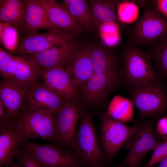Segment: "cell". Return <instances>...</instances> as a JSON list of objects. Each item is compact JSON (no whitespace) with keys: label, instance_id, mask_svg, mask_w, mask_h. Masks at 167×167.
<instances>
[{"label":"cell","instance_id":"cell-5","mask_svg":"<svg viewBox=\"0 0 167 167\" xmlns=\"http://www.w3.org/2000/svg\"><path fill=\"white\" fill-rule=\"evenodd\" d=\"M142 121L136 122L132 126L105 115L101 118L100 141L105 156L106 165L111 163L114 156L122 146L141 129Z\"/></svg>","mask_w":167,"mask_h":167},{"label":"cell","instance_id":"cell-4","mask_svg":"<svg viewBox=\"0 0 167 167\" xmlns=\"http://www.w3.org/2000/svg\"><path fill=\"white\" fill-rule=\"evenodd\" d=\"M0 72L3 79L30 91L40 77V70L28 54L11 55L0 47Z\"/></svg>","mask_w":167,"mask_h":167},{"label":"cell","instance_id":"cell-21","mask_svg":"<svg viewBox=\"0 0 167 167\" xmlns=\"http://www.w3.org/2000/svg\"><path fill=\"white\" fill-rule=\"evenodd\" d=\"M61 3L73 18L83 28L93 31L96 26L89 5L84 0H63Z\"/></svg>","mask_w":167,"mask_h":167},{"label":"cell","instance_id":"cell-34","mask_svg":"<svg viewBox=\"0 0 167 167\" xmlns=\"http://www.w3.org/2000/svg\"><path fill=\"white\" fill-rule=\"evenodd\" d=\"M104 167H119L118 166H106Z\"/></svg>","mask_w":167,"mask_h":167},{"label":"cell","instance_id":"cell-1","mask_svg":"<svg viewBox=\"0 0 167 167\" xmlns=\"http://www.w3.org/2000/svg\"><path fill=\"white\" fill-rule=\"evenodd\" d=\"M92 117V112L83 111L71 147L85 167H104L107 166L106 158L99 144Z\"/></svg>","mask_w":167,"mask_h":167},{"label":"cell","instance_id":"cell-14","mask_svg":"<svg viewBox=\"0 0 167 167\" xmlns=\"http://www.w3.org/2000/svg\"><path fill=\"white\" fill-rule=\"evenodd\" d=\"M83 111L73 101L67 100L65 102L57 114V143L71 147L77 123Z\"/></svg>","mask_w":167,"mask_h":167},{"label":"cell","instance_id":"cell-31","mask_svg":"<svg viewBox=\"0 0 167 167\" xmlns=\"http://www.w3.org/2000/svg\"><path fill=\"white\" fill-rule=\"evenodd\" d=\"M156 132L161 136H167V117H163L158 120L157 123Z\"/></svg>","mask_w":167,"mask_h":167},{"label":"cell","instance_id":"cell-23","mask_svg":"<svg viewBox=\"0 0 167 167\" xmlns=\"http://www.w3.org/2000/svg\"><path fill=\"white\" fill-rule=\"evenodd\" d=\"M119 2L116 0H91L89 1L95 25L116 22L115 12Z\"/></svg>","mask_w":167,"mask_h":167},{"label":"cell","instance_id":"cell-35","mask_svg":"<svg viewBox=\"0 0 167 167\" xmlns=\"http://www.w3.org/2000/svg\"><path fill=\"white\" fill-rule=\"evenodd\" d=\"M143 167H146L145 166V165L144 166H143Z\"/></svg>","mask_w":167,"mask_h":167},{"label":"cell","instance_id":"cell-9","mask_svg":"<svg viewBox=\"0 0 167 167\" xmlns=\"http://www.w3.org/2000/svg\"><path fill=\"white\" fill-rule=\"evenodd\" d=\"M19 146L30 151L47 167H85L74 152L52 144H39L26 140Z\"/></svg>","mask_w":167,"mask_h":167},{"label":"cell","instance_id":"cell-10","mask_svg":"<svg viewBox=\"0 0 167 167\" xmlns=\"http://www.w3.org/2000/svg\"><path fill=\"white\" fill-rule=\"evenodd\" d=\"M120 80L119 68L102 72H93L80 90L81 96L88 104L98 105L117 88Z\"/></svg>","mask_w":167,"mask_h":167},{"label":"cell","instance_id":"cell-20","mask_svg":"<svg viewBox=\"0 0 167 167\" xmlns=\"http://www.w3.org/2000/svg\"><path fill=\"white\" fill-rule=\"evenodd\" d=\"M24 2L26 7L25 22L22 28L24 30L25 35L37 31L39 29L60 31L51 24L45 10L37 0H25Z\"/></svg>","mask_w":167,"mask_h":167},{"label":"cell","instance_id":"cell-18","mask_svg":"<svg viewBox=\"0 0 167 167\" xmlns=\"http://www.w3.org/2000/svg\"><path fill=\"white\" fill-rule=\"evenodd\" d=\"M24 141L19 127L16 122L0 130V167L9 166L12 159L19 153L18 147Z\"/></svg>","mask_w":167,"mask_h":167},{"label":"cell","instance_id":"cell-27","mask_svg":"<svg viewBox=\"0 0 167 167\" xmlns=\"http://www.w3.org/2000/svg\"><path fill=\"white\" fill-rule=\"evenodd\" d=\"M17 27L5 22H0V40L5 48L14 52L19 43Z\"/></svg>","mask_w":167,"mask_h":167},{"label":"cell","instance_id":"cell-24","mask_svg":"<svg viewBox=\"0 0 167 167\" xmlns=\"http://www.w3.org/2000/svg\"><path fill=\"white\" fill-rule=\"evenodd\" d=\"M133 106L130 99L116 95L111 101L106 114L123 123L131 121L134 115Z\"/></svg>","mask_w":167,"mask_h":167},{"label":"cell","instance_id":"cell-11","mask_svg":"<svg viewBox=\"0 0 167 167\" xmlns=\"http://www.w3.org/2000/svg\"><path fill=\"white\" fill-rule=\"evenodd\" d=\"M72 36L56 30L43 33L38 31L32 32L25 35L14 53L19 55L38 53L58 45L71 41Z\"/></svg>","mask_w":167,"mask_h":167},{"label":"cell","instance_id":"cell-15","mask_svg":"<svg viewBox=\"0 0 167 167\" xmlns=\"http://www.w3.org/2000/svg\"><path fill=\"white\" fill-rule=\"evenodd\" d=\"M39 75L48 86L66 100L74 101L78 98L79 90L65 68L40 70Z\"/></svg>","mask_w":167,"mask_h":167},{"label":"cell","instance_id":"cell-2","mask_svg":"<svg viewBox=\"0 0 167 167\" xmlns=\"http://www.w3.org/2000/svg\"><path fill=\"white\" fill-rule=\"evenodd\" d=\"M131 99L138 109L139 119L160 117L167 109V91L160 81L131 86Z\"/></svg>","mask_w":167,"mask_h":167},{"label":"cell","instance_id":"cell-25","mask_svg":"<svg viewBox=\"0 0 167 167\" xmlns=\"http://www.w3.org/2000/svg\"><path fill=\"white\" fill-rule=\"evenodd\" d=\"M91 57L94 72H102L119 68L116 56L109 50L91 46Z\"/></svg>","mask_w":167,"mask_h":167},{"label":"cell","instance_id":"cell-32","mask_svg":"<svg viewBox=\"0 0 167 167\" xmlns=\"http://www.w3.org/2000/svg\"><path fill=\"white\" fill-rule=\"evenodd\" d=\"M158 167H167V156L164 158L161 161Z\"/></svg>","mask_w":167,"mask_h":167},{"label":"cell","instance_id":"cell-26","mask_svg":"<svg viewBox=\"0 0 167 167\" xmlns=\"http://www.w3.org/2000/svg\"><path fill=\"white\" fill-rule=\"evenodd\" d=\"M151 48L157 74L167 76V34L149 47Z\"/></svg>","mask_w":167,"mask_h":167},{"label":"cell","instance_id":"cell-13","mask_svg":"<svg viewBox=\"0 0 167 167\" xmlns=\"http://www.w3.org/2000/svg\"><path fill=\"white\" fill-rule=\"evenodd\" d=\"M78 43L70 41L58 45L43 51L28 54L40 70L65 68L78 49Z\"/></svg>","mask_w":167,"mask_h":167},{"label":"cell","instance_id":"cell-30","mask_svg":"<svg viewBox=\"0 0 167 167\" xmlns=\"http://www.w3.org/2000/svg\"><path fill=\"white\" fill-rule=\"evenodd\" d=\"M147 5L155 6L160 13L167 19V0L146 1Z\"/></svg>","mask_w":167,"mask_h":167},{"label":"cell","instance_id":"cell-12","mask_svg":"<svg viewBox=\"0 0 167 167\" xmlns=\"http://www.w3.org/2000/svg\"><path fill=\"white\" fill-rule=\"evenodd\" d=\"M67 100L44 81L38 80L31 89L23 107L22 112L44 109L58 112Z\"/></svg>","mask_w":167,"mask_h":167},{"label":"cell","instance_id":"cell-29","mask_svg":"<svg viewBox=\"0 0 167 167\" xmlns=\"http://www.w3.org/2000/svg\"><path fill=\"white\" fill-rule=\"evenodd\" d=\"M167 156V140L161 143L154 150L150 160L145 165L152 167Z\"/></svg>","mask_w":167,"mask_h":167},{"label":"cell","instance_id":"cell-7","mask_svg":"<svg viewBox=\"0 0 167 167\" xmlns=\"http://www.w3.org/2000/svg\"><path fill=\"white\" fill-rule=\"evenodd\" d=\"M57 112L42 109L22 112L16 120L24 141L29 139H40L58 142L56 122Z\"/></svg>","mask_w":167,"mask_h":167},{"label":"cell","instance_id":"cell-6","mask_svg":"<svg viewBox=\"0 0 167 167\" xmlns=\"http://www.w3.org/2000/svg\"><path fill=\"white\" fill-rule=\"evenodd\" d=\"M122 74L125 82L130 86L159 81L151 55L130 45L128 44L124 50Z\"/></svg>","mask_w":167,"mask_h":167},{"label":"cell","instance_id":"cell-19","mask_svg":"<svg viewBox=\"0 0 167 167\" xmlns=\"http://www.w3.org/2000/svg\"><path fill=\"white\" fill-rule=\"evenodd\" d=\"M70 73L79 90L84 87L94 72L91 57V46L78 50L65 68Z\"/></svg>","mask_w":167,"mask_h":167},{"label":"cell","instance_id":"cell-3","mask_svg":"<svg viewBox=\"0 0 167 167\" xmlns=\"http://www.w3.org/2000/svg\"><path fill=\"white\" fill-rule=\"evenodd\" d=\"M167 34V19L154 6H145L128 34L129 45L149 47Z\"/></svg>","mask_w":167,"mask_h":167},{"label":"cell","instance_id":"cell-28","mask_svg":"<svg viewBox=\"0 0 167 167\" xmlns=\"http://www.w3.org/2000/svg\"><path fill=\"white\" fill-rule=\"evenodd\" d=\"M23 148L24 149L18 155V164L20 167H47L30 151Z\"/></svg>","mask_w":167,"mask_h":167},{"label":"cell","instance_id":"cell-16","mask_svg":"<svg viewBox=\"0 0 167 167\" xmlns=\"http://www.w3.org/2000/svg\"><path fill=\"white\" fill-rule=\"evenodd\" d=\"M30 91L14 82L5 79L0 81V101L12 122H15L22 113Z\"/></svg>","mask_w":167,"mask_h":167},{"label":"cell","instance_id":"cell-33","mask_svg":"<svg viewBox=\"0 0 167 167\" xmlns=\"http://www.w3.org/2000/svg\"><path fill=\"white\" fill-rule=\"evenodd\" d=\"M6 167H20L19 164L13 163L11 165Z\"/></svg>","mask_w":167,"mask_h":167},{"label":"cell","instance_id":"cell-17","mask_svg":"<svg viewBox=\"0 0 167 167\" xmlns=\"http://www.w3.org/2000/svg\"><path fill=\"white\" fill-rule=\"evenodd\" d=\"M45 9L49 22L56 29L72 36L80 32L83 27L71 16L60 3L54 0H37Z\"/></svg>","mask_w":167,"mask_h":167},{"label":"cell","instance_id":"cell-8","mask_svg":"<svg viewBox=\"0 0 167 167\" xmlns=\"http://www.w3.org/2000/svg\"><path fill=\"white\" fill-rule=\"evenodd\" d=\"M154 121L153 118L143 121L141 129L125 143L124 147L129 151L119 167H139L144 156L161 143L154 131Z\"/></svg>","mask_w":167,"mask_h":167},{"label":"cell","instance_id":"cell-22","mask_svg":"<svg viewBox=\"0 0 167 167\" xmlns=\"http://www.w3.org/2000/svg\"><path fill=\"white\" fill-rule=\"evenodd\" d=\"M24 0H0V20L23 27L25 24Z\"/></svg>","mask_w":167,"mask_h":167}]
</instances>
